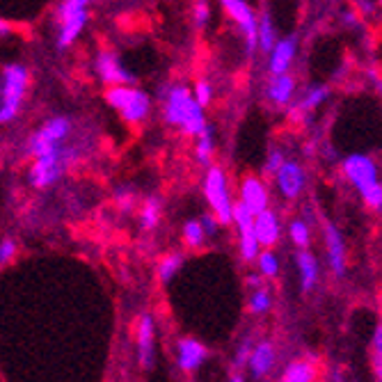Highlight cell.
<instances>
[{"label": "cell", "mask_w": 382, "mask_h": 382, "mask_svg": "<svg viewBox=\"0 0 382 382\" xmlns=\"http://www.w3.org/2000/svg\"><path fill=\"white\" fill-rule=\"evenodd\" d=\"M373 373H376L378 382H382V364H373Z\"/></svg>", "instance_id": "obj_39"}, {"label": "cell", "mask_w": 382, "mask_h": 382, "mask_svg": "<svg viewBox=\"0 0 382 382\" xmlns=\"http://www.w3.org/2000/svg\"><path fill=\"white\" fill-rule=\"evenodd\" d=\"M231 222H236L238 233H240L243 259H245V261H254L259 254V240L254 236V213L243 202H238L231 206Z\"/></svg>", "instance_id": "obj_8"}, {"label": "cell", "mask_w": 382, "mask_h": 382, "mask_svg": "<svg viewBox=\"0 0 382 382\" xmlns=\"http://www.w3.org/2000/svg\"><path fill=\"white\" fill-rule=\"evenodd\" d=\"M282 163H284V156H282V151H277V149H273L271 151V156H268V163H266V170L271 172V175H275L277 170L282 168Z\"/></svg>", "instance_id": "obj_35"}, {"label": "cell", "mask_w": 382, "mask_h": 382, "mask_svg": "<svg viewBox=\"0 0 382 382\" xmlns=\"http://www.w3.org/2000/svg\"><path fill=\"white\" fill-rule=\"evenodd\" d=\"M97 74L103 83H108L110 88L112 85H128L133 81V76L121 67L119 57L112 53H101L97 60Z\"/></svg>", "instance_id": "obj_12"}, {"label": "cell", "mask_w": 382, "mask_h": 382, "mask_svg": "<svg viewBox=\"0 0 382 382\" xmlns=\"http://www.w3.org/2000/svg\"><path fill=\"white\" fill-rule=\"evenodd\" d=\"M257 44L261 46V50H266V53H271L275 46V28L268 14L261 16V21H257Z\"/></svg>", "instance_id": "obj_23"}, {"label": "cell", "mask_w": 382, "mask_h": 382, "mask_svg": "<svg viewBox=\"0 0 382 382\" xmlns=\"http://www.w3.org/2000/svg\"><path fill=\"white\" fill-rule=\"evenodd\" d=\"M57 21H60V34H57V46L67 48L78 39V34L83 32L85 23H88V7H76V10H67L60 7L57 10Z\"/></svg>", "instance_id": "obj_9"}, {"label": "cell", "mask_w": 382, "mask_h": 382, "mask_svg": "<svg viewBox=\"0 0 382 382\" xmlns=\"http://www.w3.org/2000/svg\"><path fill=\"white\" fill-rule=\"evenodd\" d=\"M12 28H10V25H7L5 21H0V37H3V34H7V32H10Z\"/></svg>", "instance_id": "obj_40"}, {"label": "cell", "mask_w": 382, "mask_h": 382, "mask_svg": "<svg viewBox=\"0 0 382 382\" xmlns=\"http://www.w3.org/2000/svg\"><path fill=\"white\" fill-rule=\"evenodd\" d=\"M327 94H329V90L323 88V85H316V88H311V90L307 92V97L302 99L300 110H316V108L320 106V103H323V101L327 99Z\"/></svg>", "instance_id": "obj_28"}, {"label": "cell", "mask_w": 382, "mask_h": 382, "mask_svg": "<svg viewBox=\"0 0 382 382\" xmlns=\"http://www.w3.org/2000/svg\"><path fill=\"white\" fill-rule=\"evenodd\" d=\"M28 88V71L21 64H7L0 76V124L16 117Z\"/></svg>", "instance_id": "obj_3"}, {"label": "cell", "mask_w": 382, "mask_h": 382, "mask_svg": "<svg viewBox=\"0 0 382 382\" xmlns=\"http://www.w3.org/2000/svg\"><path fill=\"white\" fill-rule=\"evenodd\" d=\"M250 309L254 311V314H266V311L271 309V293L259 286L250 298Z\"/></svg>", "instance_id": "obj_30"}, {"label": "cell", "mask_w": 382, "mask_h": 382, "mask_svg": "<svg viewBox=\"0 0 382 382\" xmlns=\"http://www.w3.org/2000/svg\"><path fill=\"white\" fill-rule=\"evenodd\" d=\"M293 92H295V81L289 74L273 76L271 85H268V97H271V101L277 103V106H286V103L293 99Z\"/></svg>", "instance_id": "obj_21"}, {"label": "cell", "mask_w": 382, "mask_h": 382, "mask_svg": "<svg viewBox=\"0 0 382 382\" xmlns=\"http://www.w3.org/2000/svg\"><path fill=\"white\" fill-rule=\"evenodd\" d=\"M220 5L233 19V23L240 28V32L245 34L247 53H252L257 46V19H254V14H252L250 5L245 0H220Z\"/></svg>", "instance_id": "obj_10"}, {"label": "cell", "mask_w": 382, "mask_h": 382, "mask_svg": "<svg viewBox=\"0 0 382 382\" xmlns=\"http://www.w3.org/2000/svg\"><path fill=\"white\" fill-rule=\"evenodd\" d=\"M343 175L360 190L364 204H367L371 211H378L380 197H382V184L378 179L376 161L364 154H353L343 161Z\"/></svg>", "instance_id": "obj_2"}, {"label": "cell", "mask_w": 382, "mask_h": 382, "mask_svg": "<svg viewBox=\"0 0 382 382\" xmlns=\"http://www.w3.org/2000/svg\"><path fill=\"white\" fill-rule=\"evenodd\" d=\"M250 353H252V343L250 341H243V346H240V350H238V355H236V367H243L247 360H250Z\"/></svg>", "instance_id": "obj_37"}, {"label": "cell", "mask_w": 382, "mask_h": 382, "mask_svg": "<svg viewBox=\"0 0 382 382\" xmlns=\"http://www.w3.org/2000/svg\"><path fill=\"white\" fill-rule=\"evenodd\" d=\"M325 245H327V261L336 277L346 273V245L343 238L334 224H325Z\"/></svg>", "instance_id": "obj_13"}, {"label": "cell", "mask_w": 382, "mask_h": 382, "mask_svg": "<svg viewBox=\"0 0 382 382\" xmlns=\"http://www.w3.org/2000/svg\"><path fill=\"white\" fill-rule=\"evenodd\" d=\"M295 259H298V268H300L302 291H311L318 282V261L309 254V252H300Z\"/></svg>", "instance_id": "obj_22"}, {"label": "cell", "mask_w": 382, "mask_h": 382, "mask_svg": "<svg viewBox=\"0 0 382 382\" xmlns=\"http://www.w3.org/2000/svg\"><path fill=\"white\" fill-rule=\"evenodd\" d=\"M208 16H211L208 3H206V0H197V5H195V23L199 25V28H204V25L208 23Z\"/></svg>", "instance_id": "obj_33"}, {"label": "cell", "mask_w": 382, "mask_h": 382, "mask_svg": "<svg viewBox=\"0 0 382 382\" xmlns=\"http://www.w3.org/2000/svg\"><path fill=\"white\" fill-rule=\"evenodd\" d=\"M137 357L144 369L151 367L154 362V318L144 314L137 325Z\"/></svg>", "instance_id": "obj_18"}, {"label": "cell", "mask_w": 382, "mask_h": 382, "mask_svg": "<svg viewBox=\"0 0 382 382\" xmlns=\"http://www.w3.org/2000/svg\"><path fill=\"white\" fill-rule=\"evenodd\" d=\"M14 254H16V243L12 238H5L3 243H0V266L10 261Z\"/></svg>", "instance_id": "obj_34"}, {"label": "cell", "mask_w": 382, "mask_h": 382, "mask_svg": "<svg viewBox=\"0 0 382 382\" xmlns=\"http://www.w3.org/2000/svg\"><path fill=\"white\" fill-rule=\"evenodd\" d=\"M211 154H213V128L206 124L197 140V161L202 165H208L211 163Z\"/></svg>", "instance_id": "obj_24"}, {"label": "cell", "mask_w": 382, "mask_h": 382, "mask_svg": "<svg viewBox=\"0 0 382 382\" xmlns=\"http://www.w3.org/2000/svg\"><path fill=\"white\" fill-rule=\"evenodd\" d=\"M254 236L259 240V245L273 247L277 238H280V222H277V215L273 211H259L254 215Z\"/></svg>", "instance_id": "obj_15"}, {"label": "cell", "mask_w": 382, "mask_h": 382, "mask_svg": "<svg viewBox=\"0 0 382 382\" xmlns=\"http://www.w3.org/2000/svg\"><path fill=\"white\" fill-rule=\"evenodd\" d=\"M204 238H206V233H204V227L199 220H188L184 224V240L190 247H199L204 243Z\"/></svg>", "instance_id": "obj_26"}, {"label": "cell", "mask_w": 382, "mask_h": 382, "mask_svg": "<svg viewBox=\"0 0 382 382\" xmlns=\"http://www.w3.org/2000/svg\"><path fill=\"white\" fill-rule=\"evenodd\" d=\"M275 179L277 188L286 199H295L305 188V170L295 161H284L282 168L275 172Z\"/></svg>", "instance_id": "obj_11"}, {"label": "cell", "mask_w": 382, "mask_h": 382, "mask_svg": "<svg viewBox=\"0 0 382 382\" xmlns=\"http://www.w3.org/2000/svg\"><path fill=\"white\" fill-rule=\"evenodd\" d=\"M378 211L382 213V197H380V206H378Z\"/></svg>", "instance_id": "obj_42"}, {"label": "cell", "mask_w": 382, "mask_h": 382, "mask_svg": "<svg viewBox=\"0 0 382 382\" xmlns=\"http://www.w3.org/2000/svg\"><path fill=\"white\" fill-rule=\"evenodd\" d=\"M289 233H291V240L298 247H307L309 245V227L302 220H293L291 227H289Z\"/></svg>", "instance_id": "obj_31"}, {"label": "cell", "mask_w": 382, "mask_h": 382, "mask_svg": "<svg viewBox=\"0 0 382 382\" xmlns=\"http://www.w3.org/2000/svg\"><path fill=\"white\" fill-rule=\"evenodd\" d=\"M204 193L208 199L213 215L218 218L220 224L231 222V197L227 188V177H224L222 168H208L206 179H204Z\"/></svg>", "instance_id": "obj_6"}, {"label": "cell", "mask_w": 382, "mask_h": 382, "mask_svg": "<svg viewBox=\"0 0 382 382\" xmlns=\"http://www.w3.org/2000/svg\"><path fill=\"white\" fill-rule=\"evenodd\" d=\"M71 158H74L71 151L62 149V144L46 151V154L34 156V163H32L30 175H28L30 184L34 188H48L50 184H55V181L62 177V172L69 168Z\"/></svg>", "instance_id": "obj_4"}, {"label": "cell", "mask_w": 382, "mask_h": 382, "mask_svg": "<svg viewBox=\"0 0 382 382\" xmlns=\"http://www.w3.org/2000/svg\"><path fill=\"white\" fill-rule=\"evenodd\" d=\"M161 220V204L156 199H149L142 208V227L144 229H154Z\"/></svg>", "instance_id": "obj_29"}, {"label": "cell", "mask_w": 382, "mask_h": 382, "mask_svg": "<svg viewBox=\"0 0 382 382\" xmlns=\"http://www.w3.org/2000/svg\"><path fill=\"white\" fill-rule=\"evenodd\" d=\"M231 382H245V380H243L240 376H233V378H231Z\"/></svg>", "instance_id": "obj_41"}, {"label": "cell", "mask_w": 382, "mask_h": 382, "mask_svg": "<svg viewBox=\"0 0 382 382\" xmlns=\"http://www.w3.org/2000/svg\"><path fill=\"white\" fill-rule=\"evenodd\" d=\"M199 222H202V227H204V233H206V236H213V233L218 231V224H220L215 215H204V218L199 220Z\"/></svg>", "instance_id": "obj_36"}, {"label": "cell", "mask_w": 382, "mask_h": 382, "mask_svg": "<svg viewBox=\"0 0 382 382\" xmlns=\"http://www.w3.org/2000/svg\"><path fill=\"white\" fill-rule=\"evenodd\" d=\"M181 264H184V257L179 254V252H175V254H168L161 261V268H158V277L161 280L168 284L172 277H175L177 273H179V268H181Z\"/></svg>", "instance_id": "obj_25"}, {"label": "cell", "mask_w": 382, "mask_h": 382, "mask_svg": "<svg viewBox=\"0 0 382 382\" xmlns=\"http://www.w3.org/2000/svg\"><path fill=\"white\" fill-rule=\"evenodd\" d=\"M378 5H380V7H382V0H378Z\"/></svg>", "instance_id": "obj_43"}, {"label": "cell", "mask_w": 382, "mask_h": 382, "mask_svg": "<svg viewBox=\"0 0 382 382\" xmlns=\"http://www.w3.org/2000/svg\"><path fill=\"white\" fill-rule=\"evenodd\" d=\"M193 97H195V101L199 103V106L206 108L208 103H211V85H208L206 81H199V83H197V88H195V94H193Z\"/></svg>", "instance_id": "obj_32"}, {"label": "cell", "mask_w": 382, "mask_h": 382, "mask_svg": "<svg viewBox=\"0 0 382 382\" xmlns=\"http://www.w3.org/2000/svg\"><path fill=\"white\" fill-rule=\"evenodd\" d=\"M163 112H165V119H168L172 126L184 128L188 133L199 135L206 126L204 108L199 106L193 97V92L184 88V85H177V88L168 90V94H165V103H163Z\"/></svg>", "instance_id": "obj_1"}, {"label": "cell", "mask_w": 382, "mask_h": 382, "mask_svg": "<svg viewBox=\"0 0 382 382\" xmlns=\"http://www.w3.org/2000/svg\"><path fill=\"white\" fill-rule=\"evenodd\" d=\"M316 380H318V364L311 357L293 360L282 376V382H316Z\"/></svg>", "instance_id": "obj_20"}, {"label": "cell", "mask_w": 382, "mask_h": 382, "mask_svg": "<svg viewBox=\"0 0 382 382\" xmlns=\"http://www.w3.org/2000/svg\"><path fill=\"white\" fill-rule=\"evenodd\" d=\"M240 202L245 204L252 213H259L268 208V190L257 177H245L240 184Z\"/></svg>", "instance_id": "obj_14"}, {"label": "cell", "mask_w": 382, "mask_h": 382, "mask_svg": "<svg viewBox=\"0 0 382 382\" xmlns=\"http://www.w3.org/2000/svg\"><path fill=\"white\" fill-rule=\"evenodd\" d=\"M295 48H298V39H295L293 34L282 41H275V46L271 50V74L273 76L289 71V67L295 57Z\"/></svg>", "instance_id": "obj_16"}, {"label": "cell", "mask_w": 382, "mask_h": 382, "mask_svg": "<svg viewBox=\"0 0 382 382\" xmlns=\"http://www.w3.org/2000/svg\"><path fill=\"white\" fill-rule=\"evenodd\" d=\"M208 357V348L195 339H181L179 341V367L184 371H197Z\"/></svg>", "instance_id": "obj_17"}, {"label": "cell", "mask_w": 382, "mask_h": 382, "mask_svg": "<svg viewBox=\"0 0 382 382\" xmlns=\"http://www.w3.org/2000/svg\"><path fill=\"white\" fill-rule=\"evenodd\" d=\"M250 369H252V376L254 378H264L266 373H271L273 364H275V348L271 341H261L259 346H254L250 353Z\"/></svg>", "instance_id": "obj_19"}, {"label": "cell", "mask_w": 382, "mask_h": 382, "mask_svg": "<svg viewBox=\"0 0 382 382\" xmlns=\"http://www.w3.org/2000/svg\"><path fill=\"white\" fill-rule=\"evenodd\" d=\"M257 261H259V271H261L264 277H277V273H280V261H277V257L271 250L259 252Z\"/></svg>", "instance_id": "obj_27"}, {"label": "cell", "mask_w": 382, "mask_h": 382, "mask_svg": "<svg viewBox=\"0 0 382 382\" xmlns=\"http://www.w3.org/2000/svg\"><path fill=\"white\" fill-rule=\"evenodd\" d=\"M106 101L112 108H117L121 112V117L131 124H140V121L149 115V97L144 92L128 88V85H112L106 94Z\"/></svg>", "instance_id": "obj_5"}, {"label": "cell", "mask_w": 382, "mask_h": 382, "mask_svg": "<svg viewBox=\"0 0 382 382\" xmlns=\"http://www.w3.org/2000/svg\"><path fill=\"white\" fill-rule=\"evenodd\" d=\"M71 131V121L67 117H53L48 119L39 131H34V135L28 140V154L32 156H39V154H46L50 149H55L64 142V137Z\"/></svg>", "instance_id": "obj_7"}, {"label": "cell", "mask_w": 382, "mask_h": 382, "mask_svg": "<svg viewBox=\"0 0 382 382\" xmlns=\"http://www.w3.org/2000/svg\"><path fill=\"white\" fill-rule=\"evenodd\" d=\"M117 202L121 204V206H128V202H133V193L131 190H117Z\"/></svg>", "instance_id": "obj_38"}]
</instances>
